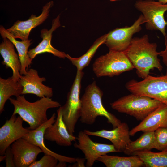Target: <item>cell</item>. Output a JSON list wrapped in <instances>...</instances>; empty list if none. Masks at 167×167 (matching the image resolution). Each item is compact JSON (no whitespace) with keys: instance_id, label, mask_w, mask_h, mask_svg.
<instances>
[{"instance_id":"cell-1","label":"cell","mask_w":167,"mask_h":167,"mask_svg":"<svg viewBox=\"0 0 167 167\" xmlns=\"http://www.w3.org/2000/svg\"><path fill=\"white\" fill-rule=\"evenodd\" d=\"M157 45L150 43L147 35L141 37L133 38L125 53L138 76L144 79L149 75L150 71L154 68L160 71L162 66L158 58L159 52L157 51Z\"/></svg>"},{"instance_id":"cell-2","label":"cell","mask_w":167,"mask_h":167,"mask_svg":"<svg viewBox=\"0 0 167 167\" xmlns=\"http://www.w3.org/2000/svg\"><path fill=\"white\" fill-rule=\"evenodd\" d=\"M16 97L9 99L14 106L12 114H18L29 125L28 128L30 130L36 129L48 120L47 111L49 109L61 106L59 102L51 98L43 97L31 102L27 100L24 95Z\"/></svg>"},{"instance_id":"cell-3","label":"cell","mask_w":167,"mask_h":167,"mask_svg":"<svg viewBox=\"0 0 167 167\" xmlns=\"http://www.w3.org/2000/svg\"><path fill=\"white\" fill-rule=\"evenodd\" d=\"M103 94L102 91L95 81L86 87L80 99V120L82 123L91 125L95 123L98 117L103 116L106 118L108 122L112 124L113 128L121 123L120 120L104 107L102 101Z\"/></svg>"},{"instance_id":"cell-4","label":"cell","mask_w":167,"mask_h":167,"mask_svg":"<svg viewBox=\"0 0 167 167\" xmlns=\"http://www.w3.org/2000/svg\"><path fill=\"white\" fill-rule=\"evenodd\" d=\"M162 103L149 97L131 93L121 97L110 105L113 109L118 112L142 121Z\"/></svg>"},{"instance_id":"cell-5","label":"cell","mask_w":167,"mask_h":167,"mask_svg":"<svg viewBox=\"0 0 167 167\" xmlns=\"http://www.w3.org/2000/svg\"><path fill=\"white\" fill-rule=\"evenodd\" d=\"M134 68L123 52L109 50L98 58L92 65V70L97 77H112Z\"/></svg>"},{"instance_id":"cell-6","label":"cell","mask_w":167,"mask_h":167,"mask_svg":"<svg viewBox=\"0 0 167 167\" xmlns=\"http://www.w3.org/2000/svg\"><path fill=\"white\" fill-rule=\"evenodd\" d=\"M131 93L149 97L167 105V75H148L142 80H132L126 84Z\"/></svg>"},{"instance_id":"cell-7","label":"cell","mask_w":167,"mask_h":167,"mask_svg":"<svg viewBox=\"0 0 167 167\" xmlns=\"http://www.w3.org/2000/svg\"><path fill=\"white\" fill-rule=\"evenodd\" d=\"M84 73L77 70L74 82L68 92L67 101L61 106L62 118L69 133L74 135L75 127L80 117L81 104L79 96Z\"/></svg>"},{"instance_id":"cell-8","label":"cell","mask_w":167,"mask_h":167,"mask_svg":"<svg viewBox=\"0 0 167 167\" xmlns=\"http://www.w3.org/2000/svg\"><path fill=\"white\" fill-rule=\"evenodd\" d=\"M146 20L145 26L149 30L159 31L164 36L166 35L167 21L164 14L167 11V3L163 4L153 0H139L134 5Z\"/></svg>"},{"instance_id":"cell-9","label":"cell","mask_w":167,"mask_h":167,"mask_svg":"<svg viewBox=\"0 0 167 167\" xmlns=\"http://www.w3.org/2000/svg\"><path fill=\"white\" fill-rule=\"evenodd\" d=\"M146 21L141 15L130 26L116 28L107 33L105 43L109 50L125 52L129 46L133 35L140 31Z\"/></svg>"},{"instance_id":"cell-10","label":"cell","mask_w":167,"mask_h":167,"mask_svg":"<svg viewBox=\"0 0 167 167\" xmlns=\"http://www.w3.org/2000/svg\"><path fill=\"white\" fill-rule=\"evenodd\" d=\"M77 142L74 147L81 150L86 160V166L92 167L95 162L101 156L108 153L116 152L113 145L93 141L84 131H80L76 137Z\"/></svg>"},{"instance_id":"cell-11","label":"cell","mask_w":167,"mask_h":167,"mask_svg":"<svg viewBox=\"0 0 167 167\" xmlns=\"http://www.w3.org/2000/svg\"><path fill=\"white\" fill-rule=\"evenodd\" d=\"M24 120L19 116L12 114L0 128V155H4L6 150L14 142L22 138L30 130L24 128Z\"/></svg>"},{"instance_id":"cell-12","label":"cell","mask_w":167,"mask_h":167,"mask_svg":"<svg viewBox=\"0 0 167 167\" xmlns=\"http://www.w3.org/2000/svg\"><path fill=\"white\" fill-rule=\"evenodd\" d=\"M11 147L15 167H29L42 152L40 148L23 138L14 142Z\"/></svg>"},{"instance_id":"cell-13","label":"cell","mask_w":167,"mask_h":167,"mask_svg":"<svg viewBox=\"0 0 167 167\" xmlns=\"http://www.w3.org/2000/svg\"><path fill=\"white\" fill-rule=\"evenodd\" d=\"M54 2L50 1L43 7L42 12L40 15L36 16L32 15L29 19L25 21L18 20L11 27L7 29L15 38H19L22 40L28 39L32 29L40 25L49 15L50 9L53 6Z\"/></svg>"},{"instance_id":"cell-14","label":"cell","mask_w":167,"mask_h":167,"mask_svg":"<svg viewBox=\"0 0 167 167\" xmlns=\"http://www.w3.org/2000/svg\"><path fill=\"white\" fill-rule=\"evenodd\" d=\"M84 131L89 135L96 136L107 139L111 141L117 152H123L131 141L127 124L121 122L111 130L102 129L96 131L85 130Z\"/></svg>"},{"instance_id":"cell-15","label":"cell","mask_w":167,"mask_h":167,"mask_svg":"<svg viewBox=\"0 0 167 167\" xmlns=\"http://www.w3.org/2000/svg\"><path fill=\"white\" fill-rule=\"evenodd\" d=\"M46 80L45 77L39 76L36 70L32 68L28 70L20 79L19 82L23 87L22 94H33L40 98H51L53 96L52 88L42 84Z\"/></svg>"},{"instance_id":"cell-16","label":"cell","mask_w":167,"mask_h":167,"mask_svg":"<svg viewBox=\"0 0 167 167\" xmlns=\"http://www.w3.org/2000/svg\"><path fill=\"white\" fill-rule=\"evenodd\" d=\"M55 118L56 114L54 113L46 122L35 129L30 130L22 138L30 143L38 147L45 154L53 156L60 161L75 163L76 161V158L65 156L54 152L47 148L45 144L44 135L45 130L54 123Z\"/></svg>"},{"instance_id":"cell-17","label":"cell","mask_w":167,"mask_h":167,"mask_svg":"<svg viewBox=\"0 0 167 167\" xmlns=\"http://www.w3.org/2000/svg\"><path fill=\"white\" fill-rule=\"evenodd\" d=\"M44 137L45 139L62 146H69L73 142L76 141V137L69 133L63 121L61 106L57 110L55 122L45 130Z\"/></svg>"},{"instance_id":"cell-18","label":"cell","mask_w":167,"mask_h":167,"mask_svg":"<svg viewBox=\"0 0 167 167\" xmlns=\"http://www.w3.org/2000/svg\"><path fill=\"white\" fill-rule=\"evenodd\" d=\"M167 127V105L162 103L149 114L137 126L130 131V136L137 132L154 131L159 128Z\"/></svg>"},{"instance_id":"cell-19","label":"cell","mask_w":167,"mask_h":167,"mask_svg":"<svg viewBox=\"0 0 167 167\" xmlns=\"http://www.w3.org/2000/svg\"><path fill=\"white\" fill-rule=\"evenodd\" d=\"M59 15L52 22L51 28L49 30L46 28L41 31V37L42 41L35 48L30 49L28 54L30 58L32 60L37 55L45 52L51 53L54 55L60 58H66V54L54 48L51 44V40L53 32L61 26Z\"/></svg>"},{"instance_id":"cell-20","label":"cell","mask_w":167,"mask_h":167,"mask_svg":"<svg viewBox=\"0 0 167 167\" xmlns=\"http://www.w3.org/2000/svg\"><path fill=\"white\" fill-rule=\"evenodd\" d=\"M2 38L3 41L0 45V53L3 58L2 63L6 68L12 70L13 79L19 81L21 76L20 73L21 65L18 54L15 52L13 43L7 38Z\"/></svg>"},{"instance_id":"cell-21","label":"cell","mask_w":167,"mask_h":167,"mask_svg":"<svg viewBox=\"0 0 167 167\" xmlns=\"http://www.w3.org/2000/svg\"><path fill=\"white\" fill-rule=\"evenodd\" d=\"M0 33L2 38H8L16 48L21 65L20 73L21 75L25 74L28 67L32 63V60L28 54V48L31 44V40L28 39L18 41L2 25L0 27Z\"/></svg>"},{"instance_id":"cell-22","label":"cell","mask_w":167,"mask_h":167,"mask_svg":"<svg viewBox=\"0 0 167 167\" xmlns=\"http://www.w3.org/2000/svg\"><path fill=\"white\" fill-rule=\"evenodd\" d=\"M23 87L19 81L12 76L6 79L0 78V113L4 110L5 104L12 96L17 97L22 95Z\"/></svg>"},{"instance_id":"cell-23","label":"cell","mask_w":167,"mask_h":167,"mask_svg":"<svg viewBox=\"0 0 167 167\" xmlns=\"http://www.w3.org/2000/svg\"><path fill=\"white\" fill-rule=\"evenodd\" d=\"M107 167H140L144 166L143 162L137 156L122 157L107 154L100 156L97 160Z\"/></svg>"},{"instance_id":"cell-24","label":"cell","mask_w":167,"mask_h":167,"mask_svg":"<svg viewBox=\"0 0 167 167\" xmlns=\"http://www.w3.org/2000/svg\"><path fill=\"white\" fill-rule=\"evenodd\" d=\"M132 155L139 156L146 167H167V149L157 152L147 150L137 151Z\"/></svg>"},{"instance_id":"cell-25","label":"cell","mask_w":167,"mask_h":167,"mask_svg":"<svg viewBox=\"0 0 167 167\" xmlns=\"http://www.w3.org/2000/svg\"><path fill=\"white\" fill-rule=\"evenodd\" d=\"M107 36V33L97 39L87 52L80 57L74 58L67 54L66 58L76 67L77 70L82 71L89 64L98 48L105 43Z\"/></svg>"},{"instance_id":"cell-26","label":"cell","mask_w":167,"mask_h":167,"mask_svg":"<svg viewBox=\"0 0 167 167\" xmlns=\"http://www.w3.org/2000/svg\"><path fill=\"white\" fill-rule=\"evenodd\" d=\"M154 131L144 132L136 140L131 141L126 148L123 152L125 154L132 155L135 152L150 150L154 148Z\"/></svg>"},{"instance_id":"cell-27","label":"cell","mask_w":167,"mask_h":167,"mask_svg":"<svg viewBox=\"0 0 167 167\" xmlns=\"http://www.w3.org/2000/svg\"><path fill=\"white\" fill-rule=\"evenodd\" d=\"M154 148L160 151L167 149V127L159 128L154 131Z\"/></svg>"},{"instance_id":"cell-28","label":"cell","mask_w":167,"mask_h":167,"mask_svg":"<svg viewBox=\"0 0 167 167\" xmlns=\"http://www.w3.org/2000/svg\"><path fill=\"white\" fill-rule=\"evenodd\" d=\"M58 161L55 157L45 154L39 160L35 161L29 167H55Z\"/></svg>"},{"instance_id":"cell-29","label":"cell","mask_w":167,"mask_h":167,"mask_svg":"<svg viewBox=\"0 0 167 167\" xmlns=\"http://www.w3.org/2000/svg\"><path fill=\"white\" fill-rule=\"evenodd\" d=\"M4 155L6 156L5 159L6 166V167H15L13 155L11 146L8 147L6 150Z\"/></svg>"},{"instance_id":"cell-30","label":"cell","mask_w":167,"mask_h":167,"mask_svg":"<svg viewBox=\"0 0 167 167\" xmlns=\"http://www.w3.org/2000/svg\"><path fill=\"white\" fill-rule=\"evenodd\" d=\"M165 49L159 52V55L162 58L163 62L166 66V75H167V35L164 36Z\"/></svg>"},{"instance_id":"cell-31","label":"cell","mask_w":167,"mask_h":167,"mask_svg":"<svg viewBox=\"0 0 167 167\" xmlns=\"http://www.w3.org/2000/svg\"><path fill=\"white\" fill-rule=\"evenodd\" d=\"M85 158H76V163L77 167H85L84 162Z\"/></svg>"},{"instance_id":"cell-32","label":"cell","mask_w":167,"mask_h":167,"mask_svg":"<svg viewBox=\"0 0 167 167\" xmlns=\"http://www.w3.org/2000/svg\"><path fill=\"white\" fill-rule=\"evenodd\" d=\"M66 163L67 162L64 161H59L56 166V167H66L67 166Z\"/></svg>"},{"instance_id":"cell-33","label":"cell","mask_w":167,"mask_h":167,"mask_svg":"<svg viewBox=\"0 0 167 167\" xmlns=\"http://www.w3.org/2000/svg\"><path fill=\"white\" fill-rule=\"evenodd\" d=\"M5 156L4 155H0V162H2L4 160H5Z\"/></svg>"},{"instance_id":"cell-34","label":"cell","mask_w":167,"mask_h":167,"mask_svg":"<svg viewBox=\"0 0 167 167\" xmlns=\"http://www.w3.org/2000/svg\"><path fill=\"white\" fill-rule=\"evenodd\" d=\"M158 1L163 4L167 3V0H158Z\"/></svg>"},{"instance_id":"cell-35","label":"cell","mask_w":167,"mask_h":167,"mask_svg":"<svg viewBox=\"0 0 167 167\" xmlns=\"http://www.w3.org/2000/svg\"><path fill=\"white\" fill-rule=\"evenodd\" d=\"M109 0L111 2H113V1H114L119 0Z\"/></svg>"}]
</instances>
